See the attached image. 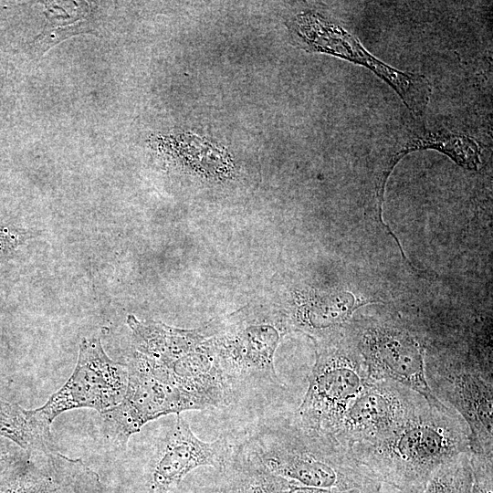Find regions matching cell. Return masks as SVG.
Segmentation results:
<instances>
[{
    "label": "cell",
    "instance_id": "1",
    "mask_svg": "<svg viewBox=\"0 0 493 493\" xmlns=\"http://www.w3.org/2000/svg\"><path fill=\"white\" fill-rule=\"evenodd\" d=\"M350 451L380 484L422 492L440 467L470 452V435L453 408L427 404L389 435Z\"/></svg>",
    "mask_w": 493,
    "mask_h": 493
},
{
    "label": "cell",
    "instance_id": "2",
    "mask_svg": "<svg viewBox=\"0 0 493 493\" xmlns=\"http://www.w3.org/2000/svg\"><path fill=\"white\" fill-rule=\"evenodd\" d=\"M245 444L272 474L301 486L362 493L382 485L349 448L331 435L308 430L295 417L258 425Z\"/></svg>",
    "mask_w": 493,
    "mask_h": 493
},
{
    "label": "cell",
    "instance_id": "3",
    "mask_svg": "<svg viewBox=\"0 0 493 493\" xmlns=\"http://www.w3.org/2000/svg\"><path fill=\"white\" fill-rule=\"evenodd\" d=\"M371 380L353 341L320 345L295 419L308 430L332 436L351 402Z\"/></svg>",
    "mask_w": 493,
    "mask_h": 493
},
{
    "label": "cell",
    "instance_id": "4",
    "mask_svg": "<svg viewBox=\"0 0 493 493\" xmlns=\"http://www.w3.org/2000/svg\"><path fill=\"white\" fill-rule=\"evenodd\" d=\"M127 367L128 385L122 401L100 414L104 435L118 447L125 448L130 437L150 421L198 410L182 390L155 376L138 352L132 353Z\"/></svg>",
    "mask_w": 493,
    "mask_h": 493
},
{
    "label": "cell",
    "instance_id": "5",
    "mask_svg": "<svg viewBox=\"0 0 493 493\" xmlns=\"http://www.w3.org/2000/svg\"><path fill=\"white\" fill-rule=\"evenodd\" d=\"M353 342L372 380L397 383L422 395L431 405H446L430 388L425 344L411 330L392 323H372L357 332Z\"/></svg>",
    "mask_w": 493,
    "mask_h": 493
},
{
    "label": "cell",
    "instance_id": "6",
    "mask_svg": "<svg viewBox=\"0 0 493 493\" xmlns=\"http://www.w3.org/2000/svg\"><path fill=\"white\" fill-rule=\"evenodd\" d=\"M127 385V364L111 360L100 339L83 338L71 376L39 408L51 422L73 409L89 408L102 414L122 401Z\"/></svg>",
    "mask_w": 493,
    "mask_h": 493
},
{
    "label": "cell",
    "instance_id": "7",
    "mask_svg": "<svg viewBox=\"0 0 493 493\" xmlns=\"http://www.w3.org/2000/svg\"><path fill=\"white\" fill-rule=\"evenodd\" d=\"M428 402L389 380H371L346 410L333 437L347 448L376 441L417 414Z\"/></svg>",
    "mask_w": 493,
    "mask_h": 493
},
{
    "label": "cell",
    "instance_id": "8",
    "mask_svg": "<svg viewBox=\"0 0 493 493\" xmlns=\"http://www.w3.org/2000/svg\"><path fill=\"white\" fill-rule=\"evenodd\" d=\"M300 35L316 51L327 52L364 66L387 82L407 108L421 115L430 100L432 87L425 76L400 71L370 54L344 28L316 15H305L299 20Z\"/></svg>",
    "mask_w": 493,
    "mask_h": 493
},
{
    "label": "cell",
    "instance_id": "9",
    "mask_svg": "<svg viewBox=\"0 0 493 493\" xmlns=\"http://www.w3.org/2000/svg\"><path fill=\"white\" fill-rule=\"evenodd\" d=\"M175 415L174 423L160 440L151 462L148 493L166 491L200 467L221 470L231 456L233 446L226 438L203 441L194 434L181 414Z\"/></svg>",
    "mask_w": 493,
    "mask_h": 493
},
{
    "label": "cell",
    "instance_id": "10",
    "mask_svg": "<svg viewBox=\"0 0 493 493\" xmlns=\"http://www.w3.org/2000/svg\"><path fill=\"white\" fill-rule=\"evenodd\" d=\"M216 493H288L290 481L268 471L246 444L233 446Z\"/></svg>",
    "mask_w": 493,
    "mask_h": 493
},
{
    "label": "cell",
    "instance_id": "11",
    "mask_svg": "<svg viewBox=\"0 0 493 493\" xmlns=\"http://www.w3.org/2000/svg\"><path fill=\"white\" fill-rule=\"evenodd\" d=\"M52 422L40 408L26 409L0 400V437L9 440L27 454L56 452Z\"/></svg>",
    "mask_w": 493,
    "mask_h": 493
},
{
    "label": "cell",
    "instance_id": "12",
    "mask_svg": "<svg viewBox=\"0 0 493 493\" xmlns=\"http://www.w3.org/2000/svg\"><path fill=\"white\" fill-rule=\"evenodd\" d=\"M309 304L299 309L296 322L311 332H322L345 324L362 302L350 292H339Z\"/></svg>",
    "mask_w": 493,
    "mask_h": 493
},
{
    "label": "cell",
    "instance_id": "13",
    "mask_svg": "<svg viewBox=\"0 0 493 493\" xmlns=\"http://www.w3.org/2000/svg\"><path fill=\"white\" fill-rule=\"evenodd\" d=\"M421 149L440 151L467 169H477L480 163V148L474 139L448 132H426L417 136L394 155V163L401 155Z\"/></svg>",
    "mask_w": 493,
    "mask_h": 493
},
{
    "label": "cell",
    "instance_id": "14",
    "mask_svg": "<svg viewBox=\"0 0 493 493\" xmlns=\"http://www.w3.org/2000/svg\"><path fill=\"white\" fill-rule=\"evenodd\" d=\"M470 452L440 467L428 479L422 493H472Z\"/></svg>",
    "mask_w": 493,
    "mask_h": 493
},
{
    "label": "cell",
    "instance_id": "15",
    "mask_svg": "<svg viewBox=\"0 0 493 493\" xmlns=\"http://www.w3.org/2000/svg\"><path fill=\"white\" fill-rule=\"evenodd\" d=\"M37 234L0 217V260L11 257L20 246L26 244Z\"/></svg>",
    "mask_w": 493,
    "mask_h": 493
},
{
    "label": "cell",
    "instance_id": "16",
    "mask_svg": "<svg viewBox=\"0 0 493 493\" xmlns=\"http://www.w3.org/2000/svg\"><path fill=\"white\" fill-rule=\"evenodd\" d=\"M472 493H493V455L470 452Z\"/></svg>",
    "mask_w": 493,
    "mask_h": 493
},
{
    "label": "cell",
    "instance_id": "17",
    "mask_svg": "<svg viewBox=\"0 0 493 493\" xmlns=\"http://www.w3.org/2000/svg\"><path fill=\"white\" fill-rule=\"evenodd\" d=\"M26 456L19 446L0 437V479Z\"/></svg>",
    "mask_w": 493,
    "mask_h": 493
},
{
    "label": "cell",
    "instance_id": "18",
    "mask_svg": "<svg viewBox=\"0 0 493 493\" xmlns=\"http://www.w3.org/2000/svg\"><path fill=\"white\" fill-rule=\"evenodd\" d=\"M362 493H422V492L403 490L400 488H396L391 486L382 484L377 489L371 490L368 492H362Z\"/></svg>",
    "mask_w": 493,
    "mask_h": 493
}]
</instances>
